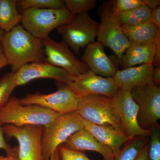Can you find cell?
<instances>
[{"mask_svg":"<svg viewBox=\"0 0 160 160\" xmlns=\"http://www.w3.org/2000/svg\"><path fill=\"white\" fill-rule=\"evenodd\" d=\"M1 43L8 65L13 72L26 64L45 61L41 40L21 25L6 32Z\"/></svg>","mask_w":160,"mask_h":160,"instance_id":"1","label":"cell"},{"mask_svg":"<svg viewBox=\"0 0 160 160\" xmlns=\"http://www.w3.org/2000/svg\"><path fill=\"white\" fill-rule=\"evenodd\" d=\"M59 114L35 105H23L19 100L10 97L7 102L0 109V122L13 126H48Z\"/></svg>","mask_w":160,"mask_h":160,"instance_id":"2","label":"cell"},{"mask_svg":"<svg viewBox=\"0 0 160 160\" xmlns=\"http://www.w3.org/2000/svg\"><path fill=\"white\" fill-rule=\"evenodd\" d=\"M83 128L82 118L77 111L59 114L49 125L43 127L42 146L45 160H49L59 146Z\"/></svg>","mask_w":160,"mask_h":160,"instance_id":"3","label":"cell"},{"mask_svg":"<svg viewBox=\"0 0 160 160\" xmlns=\"http://www.w3.org/2000/svg\"><path fill=\"white\" fill-rule=\"evenodd\" d=\"M77 112L89 122L111 126L122 132L121 119L115 109L112 98L99 95L78 97Z\"/></svg>","mask_w":160,"mask_h":160,"instance_id":"4","label":"cell"},{"mask_svg":"<svg viewBox=\"0 0 160 160\" xmlns=\"http://www.w3.org/2000/svg\"><path fill=\"white\" fill-rule=\"evenodd\" d=\"M21 23L27 31L40 40L50 32L69 22L74 16L66 8L29 9L22 11Z\"/></svg>","mask_w":160,"mask_h":160,"instance_id":"5","label":"cell"},{"mask_svg":"<svg viewBox=\"0 0 160 160\" xmlns=\"http://www.w3.org/2000/svg\"><path fill=\"white\" fill-rule=\"evenodd\" d=\"M99 23L90 17L88 13L74 16L66 24L57 28L63 41L76 54L80 49L94 42L97 37Z\"/></svg>","mask_w":160,"mask_h":160,"instance_id":"6","label":"cell"},{"mask_svg":"<svg viewBox=\"0 0 160 160\" xmlns=\"http://www.w3.org/2000/svg\"><path fill=\"white\" fill-rule=\"evenodd\" d=\"M100 17L101 23L98 31V41L112 50L120 64L123 55L131 44L115 16L112 1L102 6Z\"/></svg>","mask_w":160,"mask_h":160,"instance_id":"7","label":"cell"},{"mask_svg":"<svg viewBox=\"0 0 160 160\" xmlns=\"http://www.w3.org/2000/svg\"><path fill=\"white\" fill-rule=\"evenodd\" d=\"M3 129L6 137L17 140L18 157L20 160H45L42 146L43 126L27 125L18 127L5 124Z\"/></svg>","mask_w":160,"mask_h":160,"instance_id":"8","label":"cell"},{"mask_svg":"<svg viewBox=\"0 0 160 160\" xmlns=\"http://www.w3.org/2000/svg\"><path fill=\"white\" fill-rule=\"evenodd\" d=\"M132 99L139 107L138 122L142 129L150 131L160 119V88L154 84L135 87Z\"/></svg>","mask_w":160,"mask_h":160,"instance_id":"9","label":"cell"},{"mask_svg":"<svg viewBox=\"0 0 160 160\" xmlns=\"http://www.w3.org/2000/svg\"><path fill=\"white\" fill-rule=\"evenodd\" d=\"M58 89L53 93L29 94L19 99L23 105H35L42 106L59 114L77 111L78 97L67 84L58 82Z\"/></svg>","mask_w":160,"mask_h":160,"instance_id":"10","label":"cell"},{"mask_svg":"<svg viewBox=\"0 0 160 160\" xmlns=\"http://www.w3.org/2000/svg\"><path fill=\"white\" fill-rule=\"evenodd\" d=\"M41 41L46 55L45 62L64 69L73 76L83 74L89 69L82 61L75 56L64 41L57 42L49 36Z\"/></svg>","mask_w":160,"mask_h":160,"instance_id":"11","label":"cell"},{"mask_svg":"<svg viewBox=\"0 0 160 160\" xmlns=\"http://www.w3.org/2000/svg\"><path fill=\"white\" fill-rule=\"evenodd\" d=\"M115 109L121 121L122 131L130 139L148 136L150 131L140 127L138 122L139 107L132 99L130 92L119 89L112 98Z\"/></svg>","mask_w":160,"mask_h":160,"instance_id":"12","label":"cell"},{"mask_svg":"<svg viewBox=\"0 0 160 160\" xmlns=\"http://www.w3.org/2000/svg\"><path fill=\"white\" fill-rule=\"evenodd\" d=\"M66 84L78 97L99 95L112 98L119 89L112 77L100 76L89 69Z\"/></svg>","mask_w":160,"mask_h":160,"instance_id":"13","label":"cell"},{"mask_svg":"<svg viewBox=\"0 0 160 160\" xmlns=\"http://www.w3.org/2000/svg\"><path fill=\"white\" fill-rule=\"evenodd\" d=\"M73 77L64 69L45 61L26 64L15 72L16 87L38 78L52 79L58 82L67 84L72 81Z\"/></svg>","mask_w":160,"mask_h":160,"instance_id":"14","label":"cell"},{"mask_svg":"<svg viewBox=\"0 0 160 160\" xmlns=\"http://www.w3.org/2000/svg\"><path fill=\"white\" fill-rule=\"evenodd\" d=\"M81 61L89 70L104 77H113L118 70L106 54L104 45L98 41L86 46Z\"/></svg>","mask_w":160,"mask_h":160,"instance_id":"15","label":"cell"},{"mask_svg":"<svg viewBox=\"0 0 160 160\" xmlns=\"http://www.w3.org/2000/svg\"><path fill=\"white\" fill-rule=\"evenodd\" d=\"M152 64H142L117 70L113 78L119 89L130 92L135 87L152 85Z\"/></svg>","mask_w":160,"mask_h":160,"instance_id":"16","label":"cell"},{"mask_svg":"<svg viewBox=\"0 0 160 160\" xmlns=\"http://www.w3.org/2000/svg\"><path fill=\"white\" fill-rule=\"evenodd\" d=\"M62 145L77 151L96 152L102 155L104 160H114L115 156L111 149L100 142L84 128L72 134Z\"/></svg>","mask_w":160,"mask_h":160,"instance_id":"17","label":"cell"},{"mask_svg":"<svg viewBox=\"0 0 160 160\" xmlns=\"http://www.w3.org/2000/svg\"><path fill=\"white\" fill-rule=\"evenodd\" d=\"M84 128L87 129L100 142L109 147L116 156L122 146L130 139L122 132L111 126H100L89 122L82 118Z\"/></svg>","mask_w":160,"mask_h":160,"instance_id":"18","label":"cell"},{"mask_svg":"<svg viewBox=\"0 0 160 160\" xmlns=\"http://www.w3.org/2000/svg\"><path fill=\"white\" fill-rule=\"evenodd\" d=\"M157 45L155 42L131 45L124 52L120 65L123 69L142 64H152Z\"/></svg>","mask_w":160,"mask_h":160,"instance_id":"19","label":"cell"},{"mask_svg":"<svg viewBox=\"0 0 160 160\" xmlns=\"http://www.w3.org/2000/svg\"><path fill=\"white\" fill-rule=\"evenodd\" d=\"M122 28L131 45L155 42L160 37V29L150 21L134 26H122Z\"/></svg>","mask_w":160,"mask_h":160,"instance_id":"20","label":"cell"},{"mask_svg":"<svg viewBox=\"0 0 160 160\" xmlns=\"http://www.w3.org/2000/svg\"><path fill=\"white\" fill-rule=\"evenodd\" d=\"M22 15L15 0H0V28L8 32L21 23Z\"/></svg>","mask_w":160,"mask_h":160,"instance_id":"21","label":"cell"},{"mask_svg":"<svg viewBox=\"0 0 160 160\" xmlns=\"http://www.w3.org/2000/svg\"><path fill=\"white\" fill-rule=\"evenodd\" d=\"M151 12V9L144 4L125 12L116 13L114 11L115 16L121 26H134L150 21Z\"/></svg>","mask_w":160,"mask_h":160,"instance_id":"22","label":"cell"},{"mask_svg":"<svg viewBox=\"0 0 160 160\" xmlns=\"http://www.w3.org/2000/svg\"><path fill=\"white\" fill-rule=\"evenodd\" d=\"M149 140V136L137 137L129 140L121 148L114 160H134Z\"/></svg>","mask_w":160,"mask_h":160,"instance_id":"23","label":"cell"},{"mask_svg":"<svg viewBox=\"0 0 160 160\" xmlns=\"http://www.w3.org/2000/svg\"><path fill=\"white\" fill-rule=\"evenodd\" d=\"M17 7L22 11L29 9H55L66 8L65 2L62 0H18Z\"/></svg>","mask_w":160,"mask_h":160,"instance_id":"24","label":"cell"},{"mask_svg":"<svg viewBox=\"0 0 160 160\" xmlns=\"http://www.w3.org/2000/svg\"><path fill=\"white\" fill-rule=\"evenodd\" d=\"M16 87L15 72L6 73L0 79V109L5 106L10 98L12 92Z\"/></svg>","mask_w":160,"mask_h":160,"instance_id":"25","label":"cell"},{"mask_svg":"<svg viewBox=\"0 0 160 160\" xmlns=\"http://www.w3.org/2000/svg\"><path fill=\"white\" fill-rule=\"evenodd\" d=\"M66 9L73 16L88 13L93 9L97 4L96 0H65Z\"/></svg>","mask_w":160,"mask_h":160,"instance_id":"26","label":"cell"},{"mask_svg":"<svg viewBox=\"0 0 160 160\" xmlns=\"http://www.w3.org/2000/svg\"><path fill=\"white\" fill-rule=\"evenodd\" d=\"M148 160H160V127L159 124L150 131Z\"/></svg>","mask_w":160,"mask_h":160,"instance_id":"27","label":"cell"},{"mask_svg":"<svg viewBox=\"0 0 160 160\" xmlns=\"http://www.w3.org/2000/svg\"><path fill=\"white\" fill-rule=\"evenodd\" d=\"M58 151L60 160H92L83 151L69 149L63 145L58 146Z\"/></svg>","mask_w":160,"mask_h":160,"instance_id":"28","label":"cell"},{"mask_svg":"<svg viewBox=\"0 0 160 160\" xmlns=\"http://www.w3.org/2000/svg\"><path fill=\"white\" fill-rule=\"evenodd\" d=\"M113 11L116 13L125 12L137 8L144 4L143 0L112 1Z\"/></svg>","mask_w":160,"mask_h":160,"instance_id":"29","label":"cell"},{"mask_svg":"<svg viewBox=\"0 0 160 160\" xmlns=\"http://www.w3.org/2000/svg\"><path fill=\"white\" fill-rule=\"evenodd\" d=\"M2 124L0 122V149H2L6 151V155L13 154L18 151V146L12 148L5 140L4 132L3 131Z\"/></svg>","mask_w":160,"mask_h":160,"instance_id":"30","label":"cell"},{"mask_svg":"<svg viewBox=\"0 0 160 160\" xmlns=\"http://www.w3.org/2000/svg\"><path fill=\"white\" fill-rule=\"evenodd\" d=\"M150 21L160 29V6L151 10Z\"/></svg>","mask_w":160,"mask_h":160,"instance_id":"31","label":"cell"},{"mask_svg":"<svg viewBox=\"0 0 160 160\" xmlns=\"http://www.w3.org/2000/svg\"><path fill=\"white\" fill-rule=\"evenodd\" d=\"M149 141L144 146L134 160H148Z\"/></svg>","mask_w":160,"mask_h":160,"instance_id":"32","label":"cell"},{"mask_svg":"<svg viewBox=\"0 0 160 160\" xmlns=\"http://www.w3.org/2000/svg\"><path fill=\"white\" fill-rule=\"evenodd\" d=\"M155 42L157 47L154 60L152 63V66L153 67H156L160 65V37L156 40Z\"/></svg>","mask_w":160,"mask_h":160,"instance_id":"33","label":"cell"},{"mask_svg":"<svg viewBox=\"0 0 160 160\" xmlns=\"http://www.w3.org/2000/svg\"><path fill=\"white\" fill-rule=\"evenodd\" d=\"M152 81L155 86H158L160 84V65L153 67Z\"/></svg>","mask_w":160,"mask_h":160,"instance_id":"34","label":"cell"},{"mask_svg":"<svg viewBox=\"0 0 160 160\" xmlns=\"http://www.w3.org/2000/svg\"><path fill=\"white\" fill-rule=\"evenodd\" d=\"M144 5L152 10L160 6V0H143Z\"/></svg>","mask_w":160,"mask_h":160,"instance_id":"35","label":"cell"},{"mask_svg":"<svg viewBox=\"0 0 160 160\" xmlns=\"http://www.w3.org/2000/svg\"><path fill=\"white\" fill-rule=\"evenodd\" d=\"M8 65V62L2 49V45L0 43V69Z\"/></svg>","mask_w":160,"mask_h":160,"instance_id":"36","label":"cell"},{"mask_svg":"<svg viewBox=\"0 0 160 160\" xmlns=\"http://www.w3.org/2000/svg\"><path fill=\"white\" fill-rule=\"evenodd\" d=\"M0 160H20L18 157V151L13 154L6 155V156L0 155Z\"/></svg>","mask_w":160,"mask_h":160,"instance_id":"37","label":"cell"},{"mask_svg":"<svg viewBox=\"0 0 160 160\" xmlns=\"http://www.w3.org/2000/svg\"><path fill=\"white\" fill-rule=\"evenodd\" d=\"M49 160H60L58 152V149L54 152L51 157H50Z\"/></svg>","mask_w":160,"mask_h":160,"instance_id":"38","label":"cell"},{"mask_svg":"<svg viewBox=\"0 0 160 160\" xmlns=\"http://www.w3.org/2000/svg\"><path fill=\"white\" fill-rule=\"evenodd\" d=\"M5 33H6V32L0 28V43L1 42L2 40Z\"/></svg>","mask_w":160,"mask_h":160,"instance_id":"39","label":"cell"}]
</instances>
